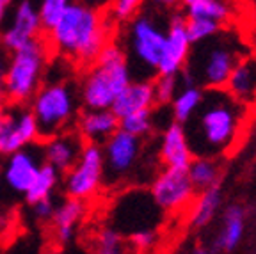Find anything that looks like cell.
I'll return each instance as SVG.
<instances>
[{"label": "cell", "instance_id": "obj_1", "mask_svg": "<svg viewBox=\"0 0 256 254\" xmlns=\"http://www.w3.org/2000/svg\"><path fill=\"white\" fill-rule=\"evenodd\" d=\"M248 107L224 89L204 91L203 104L188 123L182 124L194 158H220L240 139Z\"/></svg>", "mask_w": 256, "mask_h": 254}, {"label": "cell", "instance_id": "obj_30", "mask_svg": "<svg viewBox=\"0 0 256 254\" xmlns=\"http://www.w3.org/2000/svg\"><path fill=\"white\" fill-rule=\"evenodd\" d=\"M187 36L190 44H200L208 41L210 38L217 36L220 30H222V25L216 24V22H208V20H187Z\"/></svg>", "mask_w": 256, "mask_h": 254}, {"label": "cell", "instance_id": "obj_9", "mask_svg": "<svg viewBox=\"0 0 256 254\" xmlns=\"http://www.w3.org/2000/svg\"><path fill=\"white\" fill-rule=\"evenodd\" d=\"M196 194L198 192L192 187L187 171L168 169V167H162L156 172L150 187V196L158 210L169 214L188 208L196 199Z\"/></svg>", "mask_w": 256, "mask_h": 254}, {"label": "cell", "instance_id": "obj_32", "mask_svg": "<svg viewBox=\"0 0 256 254\" xmlns=\"http://www.w3.org/2000/svg\"><path fill=\"white\" fill-rule=\"evenodd\" d=\"M158 233L155 230H139L128 234V246L137 252H150L158 244Z\"/></svg>", "mask_w": 256, "mask_h": 254}, {"label": "cell", "instance_id": "obj_31", "mask_svg": "<svg viewBox=\"0 0 256 254\" xmlns=\"http://www.w3.org/2000/svg\"><path fill=\"white\" fill-rule=\"evenodd\" d=\"M153 89H155V104L158 107L171 105L174 96L180 91L178 76H156L153 78Z\"/></svg>", "mask_w": 256, "mask_h": 254}, {"label": "cell", "instance_id": "obj_37", "mask_svg": "<svg viewBox=\"0 0 256 254\" xmlns=\"http://www.w3.org/2000/svg\"><path fill=\"white\" fill-rule=\"evenodd\" d=\"M188 254H212L208 249H204V247H194L192 250H188Z\"/></svg>", "mask_w": 256, "mask_h": 254}, {"label": "cell", "instance_id": "obj_4", "mask_svg": "<svg viewBox=\"0 0 256 254\" xmlns=\"http://www.w3.org/2000/svg\"><path fill=\"white\" fill-rule=\"evenodd\" d=\"M132 80L123 46L108 41L98 59L89 66L80 86V100L86 110H110L116 98Z\"/></svg>", "mask_w": 256, "mask_h": 254}, {"label": "cell", "instance_id": "obj_33", "mask_svg": "<svg viewBox=\"0 0 256 254\" xmlns=\"http://www.w3.org/2000/svg\"><path fill=\"white\" fill-rule=\"evenodd\" d=\"M139 9H140L139 0H118V2H114L110 6L108 14L118 24H126V22H132L139 14Z\"/></svg>", "mask_w": 256, "mask_h": 254}, {"label": "cell", "instance_id": "obj_8", "mask_svg": "<svg viewBox=\"0 0 256 254\" xmlns=\"http://www.w3.org/2000/svg\"><path fill=\"white\" fill-rule=\"evenodd\" d=\"M105 182L104 150L98 144H86L80 158L64 174V190L70 199L88 201L94 198Z\"/></svg>", "mask_w": 256, "mask_h": 254}, {"label": "cell", "instance_id": "obj_26", "mask_svg": "<svg viewBox=\"0 0 256 254\" xmlns=\"http://www.w3.org/2000/svg\"><path fill=\"white\" fill-rule=\"evenodd\" d=\"M60 182V172L57 169H54L52 166L48 164H43L38 171L36 180L32 182L30 188L25 194V201L28 204H36V202L43 201V199H52L54 190L57 188Z\"/></svg>", "mask_w": 256, "mask_h": 254}, {"label": "cell", "instance_id": "obj_35", "mask_svg": "<svg viewBox=\"0 0 256 254\" xmlns=\"http://www.w3.org/2000/svg\"><path fill=\"white\" fill-rule=\"evenodd\" d=\"M8 56H6V52L0 48V107L4 105V102L8 98H6V88H4V82H6V70H8Z\"/></svg>", "mask_w": 256, "mask_h": 254}, {"label": "cell", "instance_id": "obj_15", "mask_svg": "<svg viewBox=\"0 0 256 254\" xmlns=\"http://www.w3.org/2000/svg\"><path fill=\"white\" fill-rule=\"evenodd\" d=\"M86 142L76 132H62L52 139H46L43 144L44 164L52 166L54 169L66 174L80 158V153L84 150Z\"/></svg>", "mask_w": 256, "mask_h": 254}, {"label": "cell", "instance_id": "obj_16", "mask_svg": "<svg viewBox=\"0 0 256 254\" xmlns=\"http://www.w3.org/2000/svg\"><path fill=\"white\" fill-rule=\"evenodd\" d=\"M158 158L162 166L168 167V169L187 171L190 167L194 155H192L190 144H188L187 135H185L182 124L171 123L168 128H164V134L160 137Z\"/></svg>", "mask_w": 256, "mask_h": 254}, {"label": "cell", "instance_id": "obj_2", "mask_svg": "<svg viewBox=\"0 0 256 254\" xmlns=\"http://www.w3.org/2000/svg\"><path fill=\"white\" fill-rule=\"evenodd\" d=\"M110 41V25L98 8L70 2L60 24L46 34V44L60 56L91 66Z\"/></svg>", "mask_w": 256, "mask_h": 254}, {"label": "cell", "instance_id": "obj_24", "mask_svg": "<svg viewBox=\"0 0 256 254\" xmlns=\"http://www.w3.org/2000/svg\"><path fill=\"white\" fill-rule=\"evenodd\" d=\"M187 172L196 192H204L219 187L220 176H222V164H220L219 158H203V156H200V158L192 160Z\"/></svg>", "mask_w": 256, "mask_h": 254}, {"label": "cell", "instance_id": "obj_18", "mask_svg": "<svg viewBox=\"0 0 256 254\" xmlns=\"http://www.w3.org/2000/svg\"><path fill=\"white\" fill-rule=\"evenodd\" d=\"M155 89L153 80H132L128 88L116 98L110 110L118 120H123L126 116L136 114L140 110H152L155 108Z\"/></svg>", "mask_w": 256, "mask_h": 254}, {"label": "cell", "instance_id": "obj_13", "mask_svg": "<svg viewBox=\"0 0 256 254\" xmlns=\"http://www.w3.org/2000/svg\"><path fill=\"white\" fill-rule=\"evenodd\" d=\"M185 25H187V18L184 16V12L180 11L171 14L168 32H166L164 52H162L156 76H178L184 72L192 48Z\"/></svg>", "mask_w": 256, "mask_h": 254}, {"label": "cell", "instance_id": "obj_29", "mask_svg": "<svg viewBox=\"0 0 256 254\" xmlns=\"http://www.w3.org/2000/svg\"><path fill=\"white\" fill-rule=\"evenodd\" d=\"M155 126V112L152 110H140L136 114H130L123 120H120V130L134 135L137 139H142Z\"/></svg>", "mask_w": 256, "mask_h": 254}, {"label": "cell", "instance_id": "obj_12", "mask_svg": "<svg viewBox=\"0 0 256 254\" xmlns=\"http://www.w3.org/2000/svg\"><path fill=\"white\" fill-rule=\"evenodd\" d=\"M41 24L38 14V4L34 2H18L12 11L11 22L0 34V48L4 52L14 54L30 41L40 40Z\"/></svg>", "mask_w": 256, "mask_h": 254}, {"label": "cell", "instance_id": "obj_17", "mask_svg": "<svg viewBox=\"0 0 256 254\" xmlns=\"http://www.w3.org/2000/svg\"><path fill=\"white\" fill-rule=\"evenodd\" d=\"M120 130V120L112 110H84L76 121V134L86 144L104 146Z\"/></svg>", "mask_w": 256, "mask_h": 254}, {"label": "cell", "instance_id": "obj_20", "mask_svg": "<svg viewBox=\"0 0 256 254\" xmlns=\"http://www.w3.org/2000/svg\"><path fill=\"white\" fill-rule=\"evenodd\" d=\"M246 231V208L238 202L228 204L222 214L219 233L216 236L214 247L220 252H232L242 242Z\"/></svg>", "mask_w": 256, "mask_h": 254}, {"label": "cell", "instance_id": "obj_7", "mask_svg": "<svg viewBox=\"0 0 256 254\" xmlns=\"http://www.w3.org/2000/svg\"><path fill=\"white\" fill-rule=\"evenodd\" d=\"M30 112L38 123L40 137L52 139L68 132V124L76 114V94L70 84L60 80L48 82L32 98Z\"/></svg>", "mask_w": 256, "mask_h": 254}, {"label": "cell", "instance_id": "obj_14", "mask_svg": "<svg viewBox=\"0 0 256 254\" xmlns=\"http://www.w3.org/2000/svg\"><path fill=\"white\" fill-rule=\"evenodd\" d=\"M43 164V146L41 150L28 146L8 156L4 167H2V180L12 192L25 196Z\"/></svg>", "mask_w": 256, "mask_h": 254}, {"label": "cell", "instance_id": "obj_6", "mask_svg": "<svg viewBox=\"0 0 256 254\" xmlns=\"http://www.w3.org/2000/svg\"><path fill=\"white\" fill-rule=\"evenodd\" d=\"M168 28L160 27L158 22L150 14H139L130 22L128 43L123 48L130 72L136 68L139 80H153L158 75V64L162 59Z\"/></svg>", "mask_w": 256, "mask_h": 254}, {"label": "cell", "instance_id": "obj_27", "mask_svg": "<svg viewBox=\"0 0 256 254\" xmlns=\"http://www.w3.org/2000/svg\"><path fill=\"white\" fill-rule=\"evenodd\" d=\"M68 0H43L38 4V14H40L41 32L50 34L68 11Z\"/></svg>", "mask_w": 256, "mask_h": 254}, {"label": "cell", "instance_id": "obj_34", "mask_svg": "<svg viewBox=\"0 0 256 254\" xmlns=\"http://www.w3.org/2000/svg\"><path fill=\"white\" fill-rule=\"evenodd\" d=\"M54 214H56V202H54V199H43V201L32 204V215L38 220H52Z\"/></svg>", "mask_w": 256, "mask_h": 254}, {"label": "cell", "instance_id": "obj_10", "mask_svg": "<svg viewBox=\"0 0 256 254\" xmlns=\"http://www.w3.org/2000/svg\"><path fill=\"white\" fill-rule=\"evenodd\" d=\"M105 164V180L108 183L128 180L142 153V139L118 130L102 146Z\"/></svg>", "mask_w": 256, "mask_h": 254}, {"label": "cell", "instance_id": "obj_21", "mask_svg": "<svg viewBox=\"0 0 256 254\" xmlns=\"http://www.w3.org/2000/svg\"><path fill=\"white\" fill-rule=\"evenodd\" d=\"M86 214V202L78 199H64L60 204L56 206L52 220L56 230V240L59 244H68L75 236V228L80 222V218Z\"/></svg>", "mask_w": 256, "mask_h": 254}, {"label": "cell", "instance_id": "obj_19", "mask_svg": "<svg viewBox=\"0 0 256 254\" xmlns=\"http://www.w3.org/2000/svg\"><path fill=\"white\" fill-rule=\"evenodd\" d=\"M224 91L244 107L256 104V56H246L236 64Z\"/></svg>", "mask_w": 256, "mask_h": 254}, {"label": "cell", "instance_id": "obj_38", "mask_svg": "<svg viewBox=\"0 0 256 254\" xmlns=\"http://www.w3.org/2000/svg\"><path fill=\"white\" fill-rule=\"evenodd\" d=\"M0 178H2V169H0Z\"/></svg>", "mask_w": 256, "mask_h": 254}, {"label": "cell", "instance_id": "obj_36", "mask_svg": "<svg viewBox=\"0 0 256 254\" xmlns=\"http://www.w3.org/2000/svg\"><path fill=\"white\" fill-rule=\"evenodd\" d=\"M9 9H11V2H9V0H0V25L4 24Z\"/></svg>", "mask_w": 256, "mask_h": 254}, {"label": "cell", "instance_id": "obj_23", "mask_svg": "<svg viewBox=\"0 0 256 254\" xmlns=\"http://www.w3.org/2000/svg\"><path fill=\"white\" fill-rule=\"evenodd\" d=\"M220 204H222V192L220 187L210 188V190L200 192L194 202L190 204L188 212V224L192 228H204L212 222V218L217 215Z\"/></svg>", "mask_w": 256, "mask_h": 254}, {"label": "cell", "instance_id": "obj_25", "mask_svg": "<svg viewBox=\"0 0 256 254\" xmlns=\"http://www.w3.org/2000/svg\"><path fill=\"white\" fill-rule=\"evenodd\" d=\"M204 91L196 86H182L178 94L174 96L171 104V116L172 121L178 124H185L192 120L200 105L203 104Z\"/></svg>", "mask_w": 256, "mask_h": 254}, {"label": "cell", "instance_id": "obj_5", "mask_svg": "<svg viewBox=\"0 0 256 254\" xmlns=\"http://www.w3.org/2000/svg\"><path fill=\"white\" fill-rule=\"evenodd\" d=\"M48 59L46 41L34 40L18 52L11 54L6 70V98L14 105L32 102L41 88Z\"/></svg>", "mask_w": 256, "mask_h": 254}, {"label": "cell", "instance_id": "obj_22", "mask_svg": "<svg viewBox=\"0 0 256 254\" xmlns=\"http://www.w3.org/2000/svg\"><path fill=\"white\" fill-rule=\"evenodd\" d=\"M187 20H208L219 25L228 24L233 16V6L222 0H187L182 4Z\"/></svg>", "mask_w": 256, "mask_h": 254}, {"label": "cell", "instance_id": "obj_11", "mask_svg": "<svg viewBox=\"0 0 256 254\" xmlns=\"http://www.w3.org/2000/svg\"><path fill=\"white\" fill-rule=\"evenodd\" d=\"M40 139V130L30 108H0V155H12L32 146Z\"/></svg>", "mask_w": 256, "mask_h": 254}, {"label": "cell", "instance_id": "obj_39", "mask_svg": "<svg viewBox=\"0 0 256 254\" xmlns=\"http://www.w3.org/2000/svg\"><path fill=\"white\" fill-rule=\"evenodd\" d=\"M56 254H57V252H56Z\"/></svg>", "mask_w": 256, "mask_h": 254}, {"label": "cell", "instance_id": "obj_3", "mask_svg": "<svg viewBox=\"0 0 256 254\" xmlns=\"http://www.w3.org/2000/svg\"><path fill=\"white\" fill-rule=\"evenodd\" d=\"M246 46L233 30H220L217 36L196 44L182 75L184 86H196L203 91L224 89L235 66L244 59Z\"/></svg>", "mask_w": 256, "mask_h": 254}, {"label": "cell", "instance_id": "obj_28", "mask_svg": "<svg viewBox=\"0 0 256 254\" xmlns=\"http://www.w3.org/2000/svg\"><path fill=\"white\" fill-rule=\"evenodd\" d=\"M132 247L128 246V240L116 228H104L98 233L94 244V254H130Z\"/></svg>", "mask_w": 256, "mask_h": 254}]
</instances>
